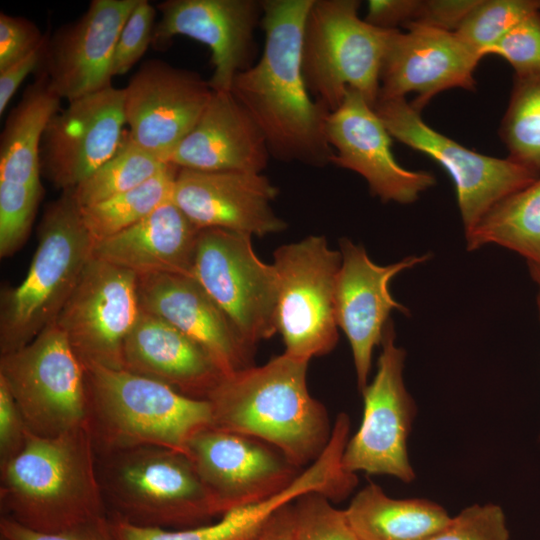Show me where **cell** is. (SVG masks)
Returning <instances> with one entry per match:
<instances>
[{
	"label": "cell",
	"instance_id": "ffe728a7",
	"mask_svg": "<svg viewBox=\"0 0 540 540\" xmlns=\"http://www.w3.org/2000/svg\"><path fill=\"white\" fill-rule=\"evenodd\" d=\"M397 30L385 53L379 98H405L419 112L437 94L452 88L474 90V71L482 57L454 32L409 23Z\"/></svg>",
	"mask_w": 540,
	"mask_h": 540
},
{
	"label": "cell",
	"instance_id": "b9f144b4",
	"mask_svg": "<svg viewBox=\"0 0 540 540\" xmlns=\"http://www.w3.org/2000/svg\"><path fill=\"white\" fill-rule=\"evenodd\" d=\"M28 428L5 382L0 379V468L24 448Z\"/></svg>",
	"mask_w": 540,
	"mask_h": 540
},
{
	"label": "cell",
	"instance_id": "cb8c5ba5",
	"mask_svg": "<svg viewBox=\"0 0 540 540\" xmlns=\"http://www.w3.org/2000/svg\"><path fill=\"white\" fill-rule=\"evenodd\" d=\"M349 484L350 477L342 466L341 451L329 445L278 494L232 509L211 523L184 529H163L135 525L116 516L109 515V519L116 540H252L282 506L309 492H319L331 501H339L346 495Z\"/></svg>",
	"mask_w": 540,
	"mask_h": 540
},
{
	"label": "cell",
	"instance_id": "8d00e7d4",
	"mask_svg": "<svg viewBox=\"0 0 540 540\" xmlns=\"http://www.w3.org/2000/svg\"><path fill=\"white\" fill-rule=\"evenodd\" d=\"M497 55L514 69V76L540 74V11L519 22L485 53Z\"/></svg>",
	"mask_w": 540,
	"mask_h": 540
},
{
	"label": "cell",
	"instance_id": "e0dca14e",
	"mask_svg": "<svg viewBox=\"0 0 540 540\" xmlns=\"http://www.w3.org/2000/svg\"><path fill=\"white\" fill-rule=\"evenodd\" d=\"M161 17L152 46L167 48L177 35L197 40L211 50L213 91H231L235 77L254 64L255 30L261 24L257 0H167L157 5Z\"/></svg>",
	"mask_w": 540,
	"mask_h": 540
},
{
	"label": "cell",
	"instance_id": "c3c4849f",
	"mask_svg": "<svg viewBox=\"0 0 540 540\" xmlns=\"http://www.w3.org/2000/svg\"><path fill=\"white\" fill-rule=\"evenodd\" d=\"M0 540H8V539H6V538L3 537V536H0Z\"/></svg>",
	"mask_w": 540,
	"mask_h": 540
},
{
	"label": "cell",
	"instance_id": "ac0fdd59",
	"mask_svg": "<svg viewBox=\"0 0 540 540\" xmlns=\"http://www.w3.org/2000/svg\"><path fill=\"white\" fill-rule=\"evenodd\" d=\"M334 150L330 163L361 175L383 202L410 204L435 184L428 171L402 167L392 153V136L364 97L348 89L342 104L326 120Z\"/></svg>",
	"mask_w": 540,
	"mask_h": 540
},
{
	"label": "cell",
	"instance_id": "ee69618b",
	"mask_svg": "<svg viewBox=\"0 0 540 540\" xmlns=\"http://www.w3.org/2000/svg\"><path fill=\"white\" fill-rule=\"evenodd\" d=\"M421 0H370L364 20L386 30H399L417 18Z\"/></svg>",
	"mask_w": 540,
	"mask_h": 540
},
{
	"label": "cell",
	"instance_id": "7a4b0ae2",
	"mask_svg": "<svg viewBox=\"0 0 540 540\" xmlns=\"http://www.w3.org/2000/svg\"><path fill=\"white\" fill-rule=\"evenodd\" d=\"M308 363L283 352L224 376L206 399L212 426L261 440L305 469L322 454L333 428L308 390Z\"/></svg>",
	"mask_w": 540,
	"mask_h": 540
},
{
	"label": "cell",
	"instance_id": "7dc6e473",
	"mask_svg": "<svg viewBox=\"0 0 540 540\" xmlns=\"http://www.w3.org/2000/svg\"><path fill=\"white\" fill-rule=\"evenodd\" d=\"M532 279L538 286L537 305L540 318V264L527 263Z\"/></svg>",
	"mask_w": 540,
	"mask_h": 540
},
{
	"label": "cell",
	"instance_id": "9a60e30c",
	"mask_svg": "<svg viewBox=\"0 0 540 540\" xmlns=\"http://www.w3.org/2000/svg\"><path fill=\"white\" fill-rule=\"evenodd\" d=\"M188 457L222 515L278 494L302 471L273 446L213 426L191 439Z\"/></svg>",
	"mask_w": 540,
	"mask_h": 540
},
{
	"label": "cell",
	"instance_id": "f1b7e54d",
	"mask_svg": "<svg viewBox=\"0 0 540 540\" xmlns=\"http://www.w3.org/2000/svg\"><path fill=\"white\" fill-rule=\"evenodd\" d=\"M61 99L38 69L20 102L5 122L0 141V181L41 185L40 145L51 118L60 110Z\"/></svg>",
	"mask_w": 540,
	"mask_h": 540
},
{
	"label": "cell",
	"instance_id": "d6a6232c",
	"mask_svg": "<svg viewBox=\"0 0 540 540\" xmlns=\"http://www.w3.org/2000/svg\"><path fill=\"white\" fill-rule=\"evenodd\" d=\"M499 134L507 157L540 173V74L514 76Z\"/></svg>",
	"mask_w": 540,
	"mask_h": 540
},
{
	"label": "cell",
	"instance_id": "4dcf8cb0",
	"mask_svg": "<svg viewBox=\"0 0 540 540\" xmlns=\"http://www.w3.org/2000/svg\"><path fill=\"white\" fill-rule=\"evenodd\" d=\"M179 167H168L143 184L91 206L81 207L83 222L94 240L115 235L171 201Z\"/></svg>",
	"mask_w": 540,
	"mask_h": 540
},
{
	"label": "cell",
	"instance_id": "44dd1931",
	"mask_svg": "<svg viewBox=\"0 0 540 540\" xmlns=\"http://www.w3.org/2000/svg\"><path fill=\"white\" fill-rule=\"evenodd\" d=\"M138 0H93L77 20L48 36L42 69L49 87L68 102L111 86L120 32Z\"/></svg>",
	"mask_w": 540,
	"mask_h": 540
},
{
	"label": "cell",
	"instance_id": "f546056e",
	"mask_svg": "<svg viewBox=\"0 0 540 540\" xmlns=\"http://www.w3.org/2000/svg\"><path fill=\"white\" fill-rule=\"evenodd\" d=\"M465 237L468 250L496 244L540 264V177L494 205Z\"/></svg>",
	"mask_w": 540,
	"mask_h": 540
},
{
	"label": "cell",
	"instance_id": "836d02e7",
	"mask_svg": "<svg viewBox=\"0 0 540 540\" xmlns=\"http://www.w3.org/2000/svg\"><path fill=\"white\" fill-rule=\"evenodd\" d=\"M537 11L540 0H480L454 33L483 58L492 45Z\"/></svg>",
	"mask_w": 540,
	"mask_h": 540
},
{
	"label": "cell",
	"instance_id": "52a82bcc",
	"mask_svg": "<svg viewBox=\"0 0 540 540\" xmlns=\"http://www.w3.org/2000/svg\"><path fill=\"white\" fill-rule=\"evenodd\" d=\"M357 0H313L302 39L301 65L311 97L328 112L348 89L374 108L388 45L397 30L375 27L358 15Z\"/></svg>",
	"mask_w": 540,
	"mask_h": 540
},
{
	"label": "cell",
	"instance_id": "7402d4cb",
	"mask_svg": "<svg viewBox=\"0 0 540 540\" xmlns=\"http://www.w3.org/2000/svg\"><path fill=\"white\" fill-rule=\"evenodd\" d=\"M278 189L262 173L180 168L171 201L198 228L263 237L286 229L271 207Z\"/></svg>",
	"mask_w": 540,
	"mask_h": 540
},
{
	"label": "cell",
	"instance_id": "9c48e42d",
	"mask_svg": "<svg viewBox=\"0 0 540 540\" xmlns=\"http://www.w3.org/2000/svg\"><path fill=\"white\" fill-rule=\"evenodd\" d=\"M374 110L393 139L429 156L450 175L465 233L502 199L540 177L509 157L478 153L434 130L406 98H379Z\"/></svg>",
	"mask_w": 540,
	"mask_h": 540
},
{
	"label": "cell",
	"instance_id": "484cf974",
	"mask_svg": "<svg viewBox=\"0 0 540 540\" xmlns=\"http://www.w3.org/2000/svg\"><path fill=\"white\" fill-rule=\"evenodd\" d=\"M122 361L124 370L195 399H207L224 377L199 345L142 309L124 341Z\"/></svg>",
	"mask_w": 540,
	"mask_h": 540
},
{
	"label": "cell",
	"instance_id": "f6af8a7d",
	"mask_svg": "<svg viewBox=\"0 0 540 540\" xmlns=\"http://www.w3.org/2000/svg\"><path fill=\"white\" fill-rule=\"evenodd\" d=\"M47 39H48V36H47ZM47 39L36 50L31 52L24 58L18 60L17 62L11 64L4 70L0 71V114L1 115L3 114L11 98L14 96L19 86L22 84V82L28 76V74L38 71V69L41 67L43 59H44Z\"/></svg>",
	"mask_w": 540,
	"mask_h": 540
},
{
	"label": "cell",
	"instance_id": "d4e9b609",
	"mask_svg": "<svg viewBox=\"0 0 540 540\" xmlns=\"http://www.w3.org/2000/svg\"><path fill=\"white\" fill-rule=\"evenodd\" d=\"M270 157L262 131L231 91H213L169 163L200 171L261 173Z\"/></svg>",
	"mask_w": 540,
	"mask_h": 540
},
{
	"label": "cell",
	"instance_id": "3957f363",
	"mask_svg": "<svg viewBox=\"0 0 540 540\" xmlns=\"http://www.w3.org/2000/svg\"><path fill=\"white\" fill-rule=\"evenodd\" d=\"M1 517L57 533L108 516L88 426L55 437L26 435L23 450L0 468Z\"/></svg>",
	"mask_w": 540,
	"mask_h": 540
},
{
	"label": "cell",
	"instance_id": "5b68a950",
	"mask_svg": "<svg viewBox=\"0 0 540 540\" xmlns=\"http://www.w3.org/2000/svg\"><path fill=\"white\" fill-rule=\"evenodd\" d=\"M108 515L139 526L184 529L222 513L190 458L159 446L96 453Z\"/></svg>",
	"mask_w": 540,
	"mask_h": 540
},
{
	"label": "cell",
	"instance_id": "6da1fadb",
	"mask_svg": "<svg viewBox=\"0 0 540 540\" xmlns=\"http://www.w3.org/2000/svg\"><path fill=\"white\" fill-rule=\"evenodd\" d=\"M261 58L239 73L231 93L262 131L271 157L312 166L330 163V112L310 95L302 73L305 20L313 0H262Z\"/></svg>",
	"mask_w": 540,
	"mask_h": 540
},
{
	"label": "cell",
	"instance_id": "ba28073f",
	"mask_svg": "<svg viewBox=\"0 0 540 540\" xmlns=\"http://www.w3.org/2000/svg\"><path fill=\"white\" fill-rule=\"evenodd\" d=\"M0 379L31 433L55 437L87 425L84 367L55 323L1 355Z\"/></svg>",
	"mask_w": 540,
	"mask_h": 540
},
{
	"label": "cell",
	"instance_id": "2e32d148",
	"mask_svg": "<svg viewBox=\"0 0 540 540\" xmlns=\"http://www.w3.org/2000/svg\"><path fill=\"white\" fill-rule=\"evenodd\" d=\"M68 103L40 145L41 171L62 191L75 189L115 153L126 124L123 89L112 85Z\"/></svg>",
	"mask_w": 540,
	"mask_h": 540
},
{
	"label": "cell",
	"instance_id": "60d3db41",
	"mask_svg": "<svg viewBox=\"0 0 540 540\" xmlns=\"http://www.w3.org/2000/svg\"><path fill=\"white\" fill-rule=\"evenodd\" d=\"M0 536L8 540H116L109 516L57 533L36 532L9 518L1 517Z\"/></svg>",
	"mask_w": 540,
	"mask_h": 540
},
{
	"label": "cell",
	"instance_id": "7bdbcfd3",
	"mask_svg": "<svg viewBox=\"0 0 540 540\" xmlns=\"http://www.w3.org/2000/svg\"><path fill=\"white\" fill-rule=\"evenodd\" d=\"M479 2L480 0L421 1L417 18L411 23L455 32Z\"/></svg>",
	"mask_w": 540,
	"mask_h": 540
},
{
	"label": "cell",
	"instance_id": "8fae6325",
	"mask_svg": "<svg viewBox=\"0 0 540 540\" xmlns=\"http://www.w3.org/2000/svg\"><path fill=\"white\" fill-rule=\"evenodd\" d=\"M250 235L219 228L198 234L192 277L242 339L255 347L277 333L278 274L256 255Z\"/></svg>",
	"mask_w": 540,
	"mask_h": 540
},
{
	"label": "cell",
	"instance_id": "30bf717a",
	"mask_svg": "<svg viewBox=\"0 0 540 540\" xmlns=\"http://www.w3.org/2000/svg\"><path fill=\"white\" fill-rule=\"evenodd\" d=\"M279 280L277 332L285 353L310 361L331 352L338 341L335 287L341 253L323 236L283 245L274 252Z\"/></svg>",
	"mask_w": 540,
	"mask_h": 540
},
{
	"label": "cell",
	"instance_id": "277c9868",
	"mask_svg": "<svg viewBox=\"0 0 540 540\" xmlns=\"http://www.w3.org/2000/svg\"><path fill=\"white\" fill-rule=\"evenodd\" d=\"M87 426L96 453L159 446L188 456L191 439L212 426L210 402L124 369L83 365Z\"/></svg>",
	"mask_w": 540,
	"mask_h": 540
},
{
	"label": "cell",
	"instance_id": "5bb4252c",
	"mask_svg": "<svg viewBox=\"0 0 540 540\" xmlns=\"http://www.w3.org/2000/svg\"><path fill=\"white\" fill-rule=\"evenodd\" d=\"M212 94L209 82L195 71L159 59L144 62L123 88L129 139L169 163Z\"/></svg>",
	"mask_w": 540,
	"mask_h": 540
},
{
	"label": "cell",
	"instance_id": "d590c367",
	"mask_svg": "<svg viewBox=\"0 0 540 540\" xmlns=\"http://www.w3.org/2000/svg\"><path fill=\"white\" fill-rule=\"evenodd\" d=\"M319 492H309L293 501L295 540H359L344 510Z\"/></svg>",
	"mask_w": 540,
	"mask_h": 540
},
{
	"label": "cell",
	"instance_id": "4316f807",
	"mask_svg": "<svg viewBox=\"0 0 540 540\" xmlns=\"http://www.w3.org/2000/svg\"><path fill=\"white\" fill-rule=\"evenodd\" d=\"M199 231L169 201L129 228L96 242L92 255L137 275L192 277Z\"/></svg>",
	"mask_w": 540,
	"mask_h": 540
},
{
	"label": "cell",
	"instance_id": "83f0119b",
	"mask_svg": "<svg viewBox=\"0 0 540 540\" xmlns=\"http://www.w3.org/2000/svg\"><path fill=\"white\" fill-rule=\"evenodd\" d=\"M344 512L359 540H426L452 518L433 501L395 499L375 483L360 489Z\"/></svg>",
	"mask_w": 540,
	"mask_h": 540
},
{
	"label": "cell",
	"instance_id": "1f68e13d",
	"mask_svg": "<svg viewBox=\"0 0 540 540\" xmlns=\"http://www.w3.org/2000/svg\"><path fill=\"white\" fill-rule=\"evenodd\" d=\"M163 162L134 144L127 134L115 153L74 189L80 207H87L131 190L164 171Z\"/></svg>",
	"mask_w": 540,
	"mask_h": 540
},
{
	"label": "cell",
	"instance_id": "ab89813d",
	"mask_svg": "<svg viewBox=\"0 0 540 540\" xmlns=\"http://www.w3.org/2000/svg\"><path fill=\"white\" fill-rule=\"evenodd\" d=\"M46 39L31 20L1 12L0 71L36 50Z\"/></svg>",
	"mask_w": 540,
	"mask_h": 540
},
{
	"label": "cell",
	"instance_id": "74e56055",
	"mask_svg": "<svg viewBox=\"0 0 540 540\" xmlns=\"http://www.w3.org/2000/svg\"><path fill=\"white\" fill-rule=\"evenodd\" d=\"M426 540H509V531L500 506L474 504Z\"/></svg>",
	"mask_w": 540,
	"mask_h": 540
},
{
	"label": "cell",
	"instance_id": "8992f818",
	"mask_svg": "<svg viewBox=\"0 0 540 540\" xmlns=\"http://www.w3.org/2000/svg\"><path fill=\"white\" fill-rule=\"evenodd\" d=\"M93 248L74 189L63 190L44 212L27 274L2 293L1 355L24 347L56 321Z\"/></svg>",
	"mask_w": 540,
	"mask_h": 540
},
{
	"label": "cell",
	"instance_id": "4fadbf2b",
	"mask_svg": "<svg viewBox=\"0 0 540 540\" xmlns=\"http://www.w3.org/2000/svg\"><path fill=\"white\" fill-rule=\"evenodd\" d=\"M140 310L137 274L92 255L54 323L82 365L123 369L124 341Z\"/></svg>",
	"mask_w": 540,
	"mask_h": 540
},
{
	"label": "cell",
	"instance_id": "d6986e66",
	"mask_svg": "<svg viewBox=\"0 0 540 540\" xmlns=\"http://www.w3.org/2000/svg\"><path fill=\"white\" fill-rule=\"evenodd\" d=\"M341 265L335 287V317L350 344L361 392L368 384L374 348L381 344L384 329L394 310L407 314L389 290L400 272L427 261L430 254L408 256L396 263H374L362 246L340 240Z\"/></svg>",
	"mask_w": 540,
	"mask_h": 540
},
{
	"label": "cell",
	"instance_id": "e575fe53",
	"mask_svg": "<svg viewBox=\"0 0 540 540\" xmlns=\"http://www.w3.org/2000/svg\"><path fill=\"white\" fill-rule=\"evenodd\" d=\"M43 195L42 185L0 181V256L13 255L26 241Z\"/></svg>",
	"mask_w": 540,
	"mask_h": 540
},
{
	"label": "cell",
	"instance_id": "603a6c76",
	"mask_svg": "<svg viewBox=\"0 0 540 540\" xmlns=\"http://www.w3.org/2000/svg\"><path fill=\"white\" fill-rule=\"evenodd\" d=\"M140 308L165 320L199 345L223 376L253 365L254 348L190 276L137 275Z\"/></svg>",
	"mask_w": 540,
	"mask_h": 540
},
{
	"label": "cell",
	"instance_id": "bcb514c9",
	"mask_svg": "<svg viewBox=\"0 0 540 540\" xmlns=\"http://www.w3.org/2000/svg\"><path fill=\"white\" fill-rule=\"evenodd\" d=\"M252 540H295L293 502L279 508Z\"/></svg>",
	"mask_w": 540,
	"mask_h": 540
},
{
	"label": "cell",
	"instance_id": "f35d334b",
	"mask_svg": "<svg viewBox=\"0 0 540 540\" xmlns=\"http://www.w3.org/2000/svg\"><path fill=\"white\" fill-rule=\"evenodd\" d=\"M155 8L147 0H138L116 43L111 73L112 77L126 74L152 44Z\"/></svg>",
	"mask_w": 540,
	"mask_h": 540
},
{
	"label": "cell",
	"instance_id": "7c38bea8",
	"mask_svg": "<svg viewBox=\"0 0 540 540\" xmlns=\"http://www.w3.org/2000/svg\"><path fill=\"white\" fill-rule=\"evenodd\" d=\"M380 345L376 374L361 391V424L346 444L342 464L350 473L389 475L409 483L416 477L408 454L416 404L404 384L406 352L395 344L391 320Z\"/></svg>",
	"mask_w": 540,
	"mask_h": 540
}]
</instances>
